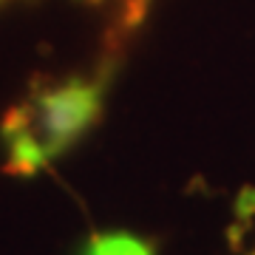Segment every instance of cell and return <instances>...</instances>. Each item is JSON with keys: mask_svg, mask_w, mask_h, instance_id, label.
<instances>
[{"mask_svg": "<svg viewBox=\"0 0 255 255\" xmlns=\"http://www.w3.org/2000/svg\"><path fill=\"white\" fill-rule=\"evenodd\" d=\"M102 114V82L63 80L31 94L3 119L11 173H37L60 150L77 142Z\"/></svg>", "mask_w": 255, "mask_h": 255, "instance_id": "6da1fadb", "label": "cell"}, {"mask_svg": "<svg viewBox=\"0 0 255 255\" xmlns=\"http://www.w3.org/2000/svg\"><path fill=\"white\" fill-rule=\"evenodd\" d=\"M82 3H88V6H100V3H105V0H82Z\"/></svg>", "mask_w": 255, "mask_h": 255, "instance_id": "3957f363", "label": "cell"}, {"mask_svg": "<svg viewBox=\"0 0 255 255\" xmlns=\"http://www.w3.org/2000/svg\"><path fill=\"white\" fill-rule=\"evenodd\" d=\"M85 255H153L150 244L128 233H100L85 247Z\"/></svg>", "mask_w": 255, "mask_h": 255, "instance_id": "7a4b0ae2", "label": "cell"}]
</instances>
